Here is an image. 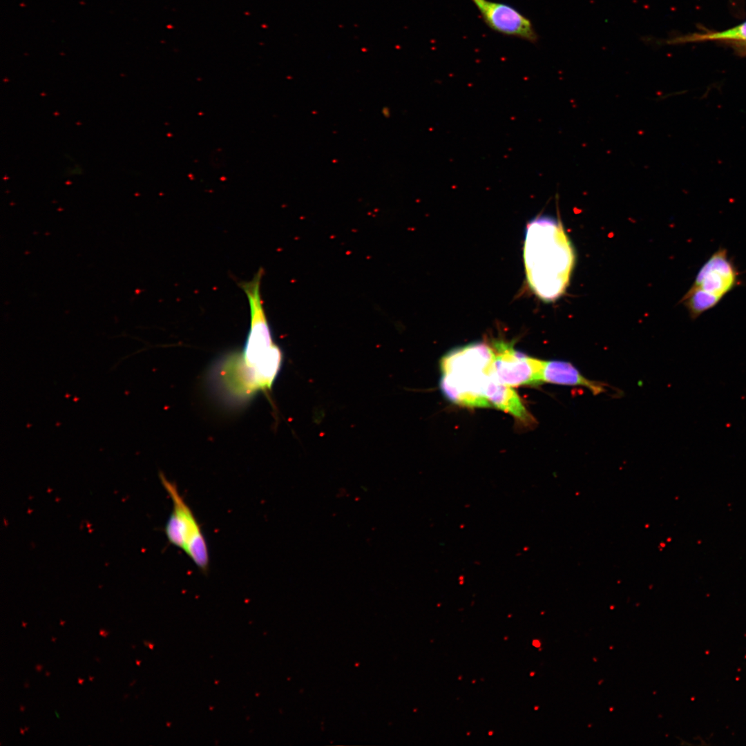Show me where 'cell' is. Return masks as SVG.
I'll list each match as a JSON object with an SVG mask.
<instances>
[{
  "label": "cell",
  "instance_id": "cell-14",
  "mask_svg": "<svg viewBox=\"0 0 746 746\" xmlns=\"http://www.w3.org/2000/svg\"><path fill=\"white\" fill-rule=\"evenodd\" d=\"M19 709H20V711L23 712L24 709H25V707L23 705H20Z\"/></svg>",
  "mask_w": 746,
  "mask_h": 746
},
{
  "label": "cell",
  "instance_id": "cell-4",
  "mask_svg": "<svg viewBox=\"0 0 746 746\" xmlns=\"http://www.w3.org/2000/svg\"><path fill=\"white\" fill-rule=\"evenodd\" d=\"M160 478L173 505L164 527L166 538L171 544L181 549L200 570L206 572L209 564V553L200 526L177 486L162 473L160 474Z\"/></svg>",
  "mask_w": 746,
  "mask_h": 746
},
{
  "label": "cell",
  "instance_id": "cell-20",
  "mask_svg": "<svg viewBox=\"0 0 746 746\" xmlns=\"http://www.w3.org/2000/svg\"><path fill=\"white\" fill-rule=\"evenodd\" d=\"M140 662H141V661H140V660H136V664H137V665H138V666H139V665L140 664Z\"/></svg>",
  "mask_w": 746,
  "mask_h": 746
},
{
  "label": "cell",
  "instance_id": "cell-1",
  "mask_svg": "<svg viewBox=\"0 0 746 746\" xmlns=\"http://www.w3.org/2000/svg\"><path fill=\"white\" fill-rule=\"evenodd\" d=\"M524 260L531 289L553 301L565 291L575 264V253L562 223L548 216L530 222L526 229Z\"/></svg>",
  "mask_w": 746,
  "mask_h": 746
},
{
  "label": "cell",
  "instance_id": "cell-8",
  "mask_svg": "<svg viewBox=\"0 0 746 746\" xmlns=\"http://www.w3.org/2000/svg\"><path fill=\"white\" fill-rule=\"evenodd\" d=\"M485 395L491 407L506 412L526 426L535 424V419L523 404L516 391L502 383L494 371L488 378Z\"/></svg>",
  "mask_w": 746,
  "mask_h": 746
},
{
  "label": "cell",
  "instance_id": "cell-12",
  "mask_svg": "<svg viewBox=\"0 0 746 746\" xmlns=\"http://www.w3.org/2000/svg\"><path fill=\"white\" fill-rule=\"evenodd\" d=\"M42 669H43V665H41V664H37V665L35 666V669H36V671H37V672H40V671H41L42 670Z\"/></svg>",
  "mask_w": 746,
  "mask_h": 746
},
{
  "label": "cell",
  "instance_id": "cell-3",
  "mask_svg": "<svg viewBox=\"0 0 746 746\" xmlns=\"http://www.w3.org/2000/svg\"><path fill=\"white\" fill-rule=\"evenodd\" d=\"M492 346L474 343L455 349L441 361L440 387L454 403L470 408L491 407L485 392L493 372Z\"/></svg>",
  "mask_w": 746,
  "mask_h": 746
},
{
  "label": "cell",
  "instance_id": "cell-19",
  "mask_svg": "<svg viewBox=\"0 0 746 746\" xmlns=\"http://www.w3.org/2000/svg\"><path fill=\"white\" fill-rule=\"evenodd\" d=\"M88 678H89V680H90V681H93V680H94V676H88Z\"/></svg>",
  "mask_w": 746,
  "mask_h": 746
},
{
  "label": "cell",
  "instance_id": "cell-6",
  "mask_svg": "<svg viewBox=\"0 0 746 746\" xmlns=\"http://www.w3.org/2000/svg\"><path fill=\"white\" fill-rule=\"evenodd\" d=\"M740 283V273L724 247H719L699 269L691 288L720 302Z\"/></svg>",
  "mask_w": 746,
  "mask_h": 746
},
{
  "label": "cell",
  "instance_id": "cell-9",
  "mask_svg": "<svg viewBox=\"0 0 746 746\" xmlns=\"http://www.w3.org/2000/svg\"><path fill=\"white\" fill-rule=\"evenodd\" d=\"M541 382L582 386L595 394L604 390L602 383L588 379L571 363L562 361H542Z\"/></svg>",
  "mask_w": 746,
  "mask_h": 746
},
{
  "label": "cell",
  "instance_id": "cell-10",
  "mask_svg": "<svg viewBox=\"0 0 746 746\" xmlns=\"http://www.w3.org/2000/svg\"><path fill=\"white\" fill-rule=\"evenodd\" d=\"M739 39L746 41V22L740 24L731 29L715 33L706 34L702 35H695L690 37H685L677 39L676 40L680 41H692L699 39Z\"/></svg>",
  "mask_w": 746,
  "mask_h": 746
},
{
  "label": "cell",
  "instance_id": "cell-11",
  "mask_svg": "<svg viewBox=\"0 0 746 746\" xmlns=\"http://www.w3.org/2000/svg\"><path fill=\"white\" fill-rule=\"evenodd\" d=\"M109 633H110L109 631H106L105 629H101L99 630V634H100V635H102V637H104V638H106V637H107V635H108L109 634Z\"/></svg>",
  "mask_w": 746,
  "mask_h": 746
},
{
  "label": "cell",
  "instance_id": "cell-16",
  "mask_svg": "<svg viewBox=\"0 0 746 746\" xmlns=\"http://www.w3.org/2000/svg\"><path fill=\"white\" fill-rule=\"evenodd\" d=\"M65 622H66L65 621H64V620H60V621H59V624H61V626H64V624H65Z\"/></svg>",
  "mask_w": 746,
  "mask_h": 746
},
{
  "label": "cell",
  "instance_id": "cell-5",
  "mask_svg": "<svg viewBox=\"0 0 746 746\" xmlns=\"http://www.w3.org/2000/svg\"><path fill=\"white\" fill-rule=\"evenodd\" d=\"M493 371L498 380L510 387L541 383L542 360L524 354L512 344L495 341Z\"/></svg>",
  "mask_w": 746,
  "mask_h": 746
},
{
  "label": "cell",
  "instance_id": "cell-2",
  "mask_svg": "<svg viewBox=\"0 0 746 746\" xmlns=\"http://www.w3.org/2000/svg\"><path fill=\"white\" fill-rule=\"evenodd\" d=\"M261 270L252 280L240 284L249 303L251 324L242 354L227 363L234 383L249 394L269 389L282 364V352L274 343L262 307L260 285Z\"/></svg>",
  "mask_w": 746,
  "mask_h": 746
},
{
  "label": "cell",
  "instance_id": "cell-18",
  "mask_svg": "<svg viewBox=\"0 0 746 746\" xmlns=\"http://www.w3.org/2000/svg\"><path fill=\"white\" fill-rule=\"evenodd\" d=\"M24 731H25V729H22V728H20V733H21V734L22 735H23V734H24Z\"/></svg>",
  "mask_w": 746,
  "mask_h": 746
},
{
  "label": "cell",
  "instance_id": "cell-13",
  "mask_svg": "<svg viewBox=\"0 0 746 746\" xmlns=\"http://www.w3.org/2000/svg\"><path fill=\"white\" fill-rule=\"evenodd\" d=\"M77 680H78L79 684H80V685H82L84 681V680L81 678H78Z\"/></svg>",
  "mask_w": 746,
  "mask_h": 746
},
{
  "label": "cell",
  "instance_id": "cell-17",
  "mask_svg": "<svg viewBox=\"0 0 746 746\" xmlns=\"http://www.w3.org/2000/svg\"><path fill=\"white\" fill-rule=\"evenodd\" d=\"M21 623H22V626H23V627H26L27 626V624H28V623H27V622H23V621H22V622H21Z\"/></svg>",
  "mask_w": 746,
  "mask_h": 746
},
{
  "label": "cell",
  "instance_id": "cell-22",
  "mask_svg": "<svg viewBox=\"0 0 746 746\" xmlns=\"http://www.w3.org/2000/svg\"><path fill=\"white\" fill-rule=\"evenodd\" d=\"M55 640H56V638H55V637H52V642H55Z\"/></svg>",
  "mask_w": 746,
  "mask_h": 746
},
{
  "label": "cell",
  "instance_id": "cell-23",
  "mask_svg": "<svg viewBox=\"0 0 746 746\" xmlns=\"http://www.w3.org/2000/svg\"><path fill=\"white\" fill-rule=\"evenodd\" d=\"M24 729H25V731H28V727H25Z\"/></svg>",
  "mask_w": 746,
  "mask_h": 746
},
{
  "label": "cell",
  "instance_id": "cell-21",
  "mask_svg": "<svg viewBox=\"0 0 746 746\" xmlns=\"http://www.w3.org/2000/svg\"><path fill=\"white\" fill-rule=\"evenodd\" d=\"M50 672H48V671H46V676H50Z\"/></svg>",
  "mask_w": 746,
  "mask_h": 746
},
{
  "label": "cell",
  "instance_id": "cell-15",
  "mask_svg": "<svg viewBox=\"0 0 746 746\" xmlns=\"http://www.w3.org/2000/svg\"><path fill=\"white\" fill-rule=\"evenodd\" d=\"M533 644H534L535 646H536L537 647H539V644H538V641H537V640H535V641L533 642Z\"/></svg>",
  "mask_w": 746,
  "mask_h": 746
},
{
  "label": "cell",
  "instance_id": "cell-7",
  "mask_svg": "<svg viewBox=\"0 0 746 746\" xmlns=\"http://www.w3.org/2000/svg\"><path fill=\"white\" fill-rule=\"evenodd\" d=\"M492 30L535 44L538 35L531 21L512 6L490 0H471Z\"/></svg>",
  "mask_w": 746,
  "mask_h": 746
}]
</instances>
